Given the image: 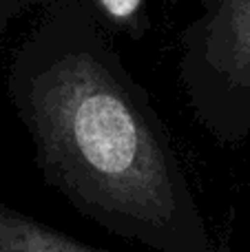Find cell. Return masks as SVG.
<instances>
[{"label": "cell", "mask_w": 250, "mask_h": 252, "mask_svg": "<svg viewBox=\"0 0 250 252\" xmlns=\"http://www.w3.org/2000/svg\"><path fill=\"white\" fill-rule=\"evenodd\" d=\"M7 97L44 182L82 217L153 252H215L166 124L87 0L40 4Z\"/></svg>", "instance_id": "obj_1"}, {"label": "cell", "mask_w": 250, "mask_h": 252, "mask_svg": "<svg viewBox=\"0 0 250 252\" xmlns=\"http://www.w3.org/2000/svg\"><path fill=\"white\" fill-rule=\"evenodd\" d=\"M180 33L177 78L195 120L215 142L250 137V0H197Z\"/></svg>", "instance_id": "obj_2"}, {"label": "cell", "mask_w": 250, "mask_h": 252, "mask_svg": "<svg viewBox=\"0 0 250 252\" xmlns=\"http://www.w3.org/2000/svg\"><path fill=\"white\" fill-rule=\"evenodd\" d=\"M0 252H104L0 199Z\"/></svg>", "instance_id": "obj_3"}, {"label": "cell", "mask_w": 250, "mask_h": 252, "mask_svg": "<svg viewBox=\"0 0 250 252\" xmlns=\"http://www.w3.org/2000/svg\"><path fill=\"white\" fill-rule=\"evenodd\" d=\"M93 16L109 33L140 40L149 31V0H87Z\"/></svg>", "instance_id": "obj_4"}, {"label": "cell", "mask_w": 250, "mask_h": 252, "mask_svg": "<svg viewBox=\"0 0 250 252\" xmlns=\"http://www.w3.org/2000/svg\"><path fill=\"white\" fill-rule=\"evenodd\" d=\"M42 2L44 0H0V38L20 13L29 11L33 7H40Z\"/></svg>", "instance_id": "obj_5"}]
</instances>
